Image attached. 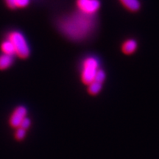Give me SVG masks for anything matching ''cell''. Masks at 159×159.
I'll list each match as a JSON object with an SVG mask.
<instances>
[{
	"mask_svg": "<svg viewBox=\"0 0 159 159\" xmlns=\"http://www.w3.org/2000/svg\"><path fill=\"white\" fill-rule=\"evenodd\" d=\"M78 11L85 15L94 16L100 8L99 0H77Z\"/></svg>",
	"mask_w": 159,
	"mask_h": 159,
	"instance_id": "4",
	"label": "cell"
},
{
	"mask_svg": "<svg viewBox=\"0 0 159 159\" xmlns=\"http://www.w3.org/2000/svg\"><path fill=\"white\" fill-rule=\"evenodd\" d=\"M1 49L4 54L5 55L13 56V55L16 54L14 47H13V43H12L8 39H7V41H5L2 43Z\"/></svg>",
	"mask_w": 159,
	"mask_h": 159,
	"instance_id": "9",
	"label": "cell"
},
{
	"mask_svg": "<svg viewBox=\"0 0 159 159\" xmlns=\"http://www.w3.org/2000/svg\"><path fill=\"white\" fill-rule=\"evenodd\" d=\"M88 86H89V92L91 94L96 95L100 92L101 89H102V83L96 82V81H93V82L89 83Z\"/></svg>",
	"mask_w": 159,
	"mask_h": 159,
	"instance_id": "10",
	"label": "cell"
},
{
	"mask_svg": "<svg viewBox=\"0 0 159 159\" xmlns=\"http://www.w3.org/2000/svg\"><path fill=\"white\" fill-rule=\"evenodd\" d=\"M27 109L24 106H19L13 111L10 119V123L13 128H19L21 122L25 117H27Z\"/></svg>",
	"mask_w": 159,
	"mask_h": 159,
	"instance_id": "5",
	"label": "cell"
},
{
	"mask_svg": "<svg viewBox=\"0 0 159 159\" xmlns=\"http://www.w3.org/2000/svg\"><path fill=\"white\" fill-rule=\"evenodd\" d=\"M30 125H31L30 119L29 118H27V117H25V118L22 120V122H21L19 128H21L25 129V130H27V129H28L30 128Z\"/></svg>",
	"mask_w": 159,
	"mask_h": 159,
	"instance_id": "14",
	"label": "cell"
},
{
	"mask_svg": "<svg viewBox=\"0 0 159 159\" xmlns=\"http://www.w3.org/2000/svg\"><path fill=\"white\" fill-rule=\"evenodd\" d=\"M137 48V43L136 41L134 39H128L126 40L124 43H122V52L125 54H132L136 50Z\"/></svg>",
	"mask_w": 159,
	"mask_h": 159,
	"instance_id": "6",
	"label": "cell"
},
{
	"mask_svg": "<svg viewBox=\"0 0 159 159\" xmlns=\"http://www.w3.org/2000/svg\"><path fill=\"white\" fill-rule=\"evenodd\" d=\"M13 57L8 55H0V69H7L13 64Z\"/></svg>",
	"mask_w": 159,
	"mask_h": 159,
	"instance_id": "8",
	"label": "cell"
},
{
	"mask_svg": "<svg viewBox=\"0 0 159 159\" xmlns=\"http://www.w3.org/2000/svg\"><path fill=\"white\" fill-rule=\"evenodd\" d=\"M59 30L72 41H83L91 35L95 29L94 16L85 15L77 11L62 18L58 23Z\"/></svg>",
	"mask_w": 159,
	"mask_h": 159,
	"instance_id": "1",
	"label": "cell"
},
{
	"mask_svg": "<svg viewBox=\"0 0 159 159\" xmlns=\"http://www.w3.org/2000/svg\"><path fill=\"white\" fill-rule=\"evenodd\" d=\"M99 60L94 56H89L83 60L81 69V79L85 84L89 85L93 82L99 69Z\"/></svg>",
	"mask_w": 159,
	"mask_h": 159,
	"instance_id": "2",
	"label": "cell"
},
{
	"mask_svg": "<svg viewBox=\"0 0 159 159\" xmlns=\"http://www.w3.org/2000/svg\"><path fill=\"white\" fill-rule=\"evenodd\" d=\"M125 7L130 11H137L140 8V2L139 0H120Z\"/></svg>",
	"mask_w": 159,
	"mask_h": 159,
	"instance_id": "7",
	"label": "cell"
},
{
	"mask_svg": "<svg viewBox=\"0 0 159 159\" xmlns=\"http://www.w3.org/2000/svg\"><path fill=\"white\" fill-rule=\"evenodd\" d=\"M8 40L14 47L16 54L20 57H27L30 54V47L25 35L18 31H13L9 34Z\"/></svg>",
	"mask_w": 159,
	"mask_h": 159,
	"instance_id": "3",
	"label": "cell"
},
{
	"mask_svg": "<svg viewBox=\"0 0 159 159\" xmlns=\"http://www.w3.org/2000/svg\"><path fill=\"white\" fill-rule=\"evenodd\" d=\"M105 80V71L102 70V69H99L98 71L97 72L96 75H95L94 81H96V82H98L99 83H103V82Z\"/></svg>",
	"mask_w": 159,
	"mask_h": 159,
	"instance_id": "11",
	"label": "cell"
},
{
	"mask_svg": "<svg viewBox=\"0 0 159 159\" xmlns=\"http://www.w3.org/2000/svg\"><path fill=\"white\" fill-rule=\"evenodd\" d=\"M30 0H14V6L18 7H24L29 5Z\"/></svg>",
	"mask_w": 159,
	"mask_h": 159,
	"instance_id": "13",
	"label": "cell"
},
{
	"mask_svg": "<svg viewBox=\"0 0 159 159\" xmlns=\"http://www.w3.org/2000/svg\"><path fill=\"white\" fill-rule=\"evenodd\" d=\"M26 136V130L21 128H17V130L15 133V137L17 140H23Z\"/></svg>",
	"mask_w": 159,
	"mask_h": 159,
	"instance_id": "12",
	"label": "cell"
}]
</instances>
